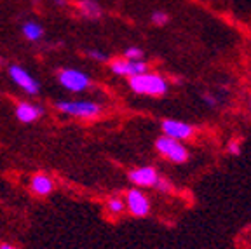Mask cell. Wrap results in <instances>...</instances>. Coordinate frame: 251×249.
I'll return each instance as SVG.
<instances>
[{
  "instance_id": "1",
  "label": "cell",
  "mask_w": 251,
  "mask_h": 249,
  "mask_svg": "<svg viewBox=\"0 0 251 249\" xmlns=\"http://www.w3.org/2000/svg\"><path fill=\"white\" fill-rule=\"evenodd\" d=\"M129 87L133 93L141 94V96H152V98H161L168 93L169 84L162 75L152 74V72H147V74L134 75L129 77Z\"/></svg>"
},
{
  "instance_id": "2",
  "label": "cell",
  "mask_w": 251,
  "mask_h": 249,
  "mask_svg": "<svg viewBox=\"0 0 251 249\" xmlns=\"http://www.w3.org/2000/svg\"><path fill=\"white\" fill-rule=\"evenodd\" d=\"M56 110L65 115H70L75 119H82V121H91L101 115V106L94 101H58L54 103Z\"/></svg>"
},
{
  "instance_id": "3",
  "label": "cell",
  "mask_w": 251,
  "mask_h": 249,
  "mask_svg": "<svg viewBox=\"0 0 251 249\" xmlns=\"http://www.w3.org/2000/svg\"><path fill=\"white\" fill-rule=\"evenodd\" d=\"M155 150L159 155H162L164 159L171 160V162H175V164L187 162L188 157H190L187 147H185L181 141L173 140V138H168V136H164V134L155 140Z\"/></svg>"
},
{
  "instance_id": "4",
  "label": "cell",
  "mask_w": 251,
  "mask_h": 249,
  "mask_svg": "<svg viewBox=\"0 0 251 249\" xmlns=\"http://www.w3.org/2000/svg\"><path fill=\"white\" fill-rule=\"evenodd\" d=\"M58 78L59 86H63L70 93H82V91L89 89L93 80L91 77L82 70H77V68H61L58 70Z\"/></svg>"
},
{
  "instance_id": "5",
  "label": "cell",
  "mask_w": 251,
  "mask_h": 249,
  "mask_svg": "<svg viewBox=\"0 0 251 249\" xmlns=\"http://www.w3.org/2000/svg\"><path fill=\"white\" fill-rule=\"evenodd\" d=\"M110 72L119 77H134V75H141L150 72L149 63H145L143 59H114L110 61Z\"/></svg>"
},
{
  "instance_id": "6",
  "label": "cell",
  "mask_w": 251,
  "mask_h": 249,
  "mask_svg": "<svg viewBox=\"0 0 251 249\" xmlns=\"http://www.w3.org/2000/svg\"><path fill=\"white\" fill-rule=\"evenodd\" d=\"M9 77H11V80L14 82L16 86L20 87V89H23L26 94H30V96H37L40 93L39 80L28 70H25L23 66L20 65L9 66Z\"/></svg>"
},
{
  "instance_id": "7",
  "label": "cell",
  "mask_w": 251,
  "mask_h": 249,
  "mask_svg": "<svg viewBox=\"0 0 251 249\" xmlns=\"http://www.w3.org/2000/svg\"><path fill=\"white\" fill-rule=\"evenodd\" d=\"M124 197H126L124 199L126 209L129 211L133 216H136V218H143V216H149L150 214V209H152V206H150V199L147 197V195L143 194L138 187L127 190Z\"/></svg>"
},
{
  "instance_id": "8",
  "label": "cell",
  "mask_w": 251,
  "mask_h": 249,
  "mask_svg": "<svg viewBox=\"0 0 251 249\" xmlns=\"http://www.w3.org/2000/svg\"><path fill=\"white\" fill-rule=\"evenodd\" d=\"M161 129L164 132V136L173 138V140H178V141L190 140L196 134V125L183 121H176V119H164L161 122Z\"/></svg>"
},
{
  "instance_id": "9",
  "label": "cell",
  "mask_w": 251,
  "mask_h": 249,
  "mask_svg": "<svg viewBox=\"0 0 251 249\" xmlns=\"http://www.w3.org/2000/svg\"><path fill=\"white\" fill-rule=\"evenodd\" d=\"M159 173H157V169L153 168V166H141V168H134L133 171L127 173V178H129V181L134 185V187H153L155 185V181L159 179Z\"/></svg>"
},
{
  "instance_id": "10",
  "label": "cell",
  "mask_w": 251,
  "mask_h": 249,
  "mask_svg": "<svg viewBox=\"0 0 251 249\" xmlns=\"http://www.w3.org/2000/svg\"><path fill=\"white\" fill-rule=\"evenodd\" d=\"M14 115L16 119L23 124H31V122L39 121L44 115V108L37 103H30V101H20L14 108Z\"/></svg>"
},
{
  "instance_id": "11",
  "label": "cell",
  "mask_w": 251,
  "mask_h": 249,
  "mask_svg": "<svg viewBox=\"0 0 251 249\" xmlns=\"http://www.w3.org/2000/svg\"><path fill=\"white\" fill-rule=\"evenodd\" d=\"M30 190L33 192L35 195H40V197H47V195L52 194V190H54V181H52L51 176L39 173V174H35L33 178H31Z\"/></svg>"
},
{
  "instance_id": "12",
  "label": "cell",
  "mask_w": 251,
  "mask_h": 249,
  "mask_svg": "<svg viewBox=\"0 0 251 249\" xmlns=\"http://www.w3.org/2000/svg\"><path fill=\"white\" fill-rule=\"evenodd\" d=\"M78 11H80V14L84 18H89V20H98L103 14L101 5L96 0H80L78 2Z\"/></svg>"
},
{
  "instance_id": "13",
  "label": "cell",
  "mask_w": 251,
  "mask_h": 249,
  "mask_svg": "<svg viewBox=\"0 0 251 249\" xmlns=\"http://www.w3.org/2000/svg\"><path fill=\"white\" fill-rule=\"evenodd\" d=\"M21 31H23L25 39L30 40V42H39L44 37L42 25L35 23V21H26V23L23 25V28H21Z\"/></svg>"
},
{
  "instance_id": "14",
  "label": "cell",
  "mask_w": 251,
  "mask_h": 249,
  "mask_svg": "<svg viewBox=\"0 0 251 249\" xmlns=\"http://www.w3.org/2000/svg\"><path fill=\"white\" fill-rule=\"evenodd\" d=\"M106 211H108L110 214H114V216H121V214L126 211L124 199L119 197V195H114V197H110L108 200H106Z\"/></svg>"
},
{
  "instance_id": "15",
  "label": "cell",
  "mask_w": 251,
  "mask_h": 249,
  "mask_svg": "<svg viewBox=\"0 0 251 249\" xmlns=\"http://www.w3.org/2000/svg\"><path fill=\"white\" fill-rule=\"evenodd\" d=\"M153 188H157L161 194H171V192H173V183L169 181L168 178H162V176H159V179L155 181Z\"/></svg>"
},
{
  "instance_id": "16",
  "label": "cell",
  "mask_w": 251,
  "mask_h": 249,
  "mask_svg": "<svg viewBox=\"0 0 251 249\" xmlns=\"http://www.w3.org/2000/svg\"><path fill=\"white\" fill-rule=\"evenodd\" d=\"M152 23L157 25V26H164V25L169 23V14L164 11H155L152 14Z\"/></svg>"
},
{
  "instance_id": "17",
  "label": "cell",
  "mask_w": 251,
  "mask_h": 249,
  "mask_svg": "<svg viewBox=\"0 0 251 249\" xmlns=\"http://www.w3.org/2000/svg\"><path fill=\"white\" fill-rule=\"evenodd\" d=\"M122 58H126V59H143V51H141L140 47L131 46L124 51V56H122Z\"/></svg>"
},
{
  "instance_id": "18",
  "label": "cell",
  "mask_w": 251,
  "mask_h": 249,
  "mask_svg": "<svg viewBox=\"0 0 251 249\" xmlns=\"http://www.w3.org/2000/svg\"><path fill=\"white\" fill-rule=\"evenodd\" d=\"M87 56H89L91 59H94V61H98V63L108 61V54L103 52V51H98V49H89V51H87Z\"/></svg>"
},
{
  "instance_id": "19",
  "label": "cell",
  "mask_w": 251,
  "mask_h": 249,
  "mask_svg": "<svg viewBox=\"0 0 251 249\" xmlns=\"http://www.w3.org/2000/svg\"><path fill=\"white\" fill-rule=\"evenodd\" d=\"M241 150H243V145H241L239 140H230L227 145V152L230 155H241Z\"/></svg>"
},
{
  "instance_id": "20",
  "label": "cell",
  "mask_w": 251,
  "mask_h": 249,
  "mask_svg": "<svg viewBox=\"0 0 251 249\" xmlns=\"http://www.w3.org/2000/svg\"><path fill=\"white\" fill-rule=\"evenodd\" d=\"M202 101L206 103L209 108H216V106H218V98L213 96L211 93H204L202 94Z\"/></svg>"
},
{
  "instance_id": "21",
  "label": "cell",
  "mask_w": 251,
  "mask_h": 249,
  "mask_svg": "<svg viewBox=\"0 0 251 249\" xmlns=\"http://www.w3.org/2000/svg\"><path fill=\"white\" fill-rule=\"evenodd\" d=\"M0 249H18V248L12 246V244H9V242H2V244H0Z\"/></svg>"
},
{
  "instance_id": "22",
  "label": "cell",
  "mask_w": 251,
  "mask_h": 249,
  "mask_svg": "<svg viewBox=\"0 0 251 249\" xmlns=\"http://www.w3.org/2000/svg\"><path fill=\"white\" fill-rule=\"evenodd\" d=\"M173 82H175V84H181V82H183V78H180V77H175V78H173Z\"/></svg>"
},
{
  "instance_id": "23",
  "label": "cell",
  "mask_w": 251,
  "mask_h": 249,
  "mask_svg": "<svg viewBox=\"0 0 251 249\" xmlns=\"http://www.w3.org/2000/svg\"><path fill=\"white\" fill-rule=\"evenodd\" d=\"M54 2L58 5H65V4H67V0H54Z\"/></svg>"
},
{
  "instance_id": "24",
  "label": "cell",
  "mask_w": 251,
  "mask_h": 249,
  "mask_svg": "<svg viewBox=\"0 0 251 249\" xmlns=\"http://www.w3.org/2000/svg\"><path fill=\"white\" fill-rule=\"evenodd\" d=\"M250 105H251V101H250Z\"/></svg>"
}]
</instances>
